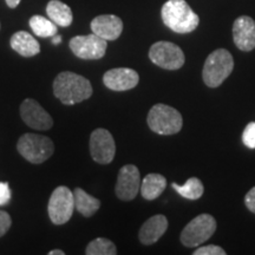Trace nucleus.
<instances>
[{
  "mask_svg": "<svg viewBox=\"0 0 255 255\" xmlns=\"http://www.w3.org/2000/svg\"><path fill=\"white\" fill-rule=\"evenodd\" d=\"M146 122L152 131L164 136L180 132L183 126L182 115L165 104L154 105L149 111Z\"/></svg>",
  "mask_w": 255,
  "mask_h": 255,
  "instance_id": "20e7f679",
  "label": "nucleus"
},
{
  "mask_svg": "<svg viewBox=\"0 0 255 255\" xmlns=\"http://www.w3.org/2000/svg\"><path fill=\"white\" fill-rule=\"evenodd\" d=\"M149 58L159 68L175 71L181 69L186 62L183 51L170 41H157L149 50Z\"/></svg>",
  "mask_w": 255,
  "mask_h": 255,
  "instance_id": "0eeeda50",
  "label": "nucleus"
},
{
  "mask_svg": "<svg viewBox=\"0 0 255 255\" xmlns=\"http://www.w3.org/2000/svg\"><path fill=\"white\" fill-rule=\"evenodd\" d=\"M11 200V190H9L8 183H0V206H5Z\"/></svg>",
  "mask_w": 255,
  "mask_h": 255,
  "instance_id": "bb28decb",
  "label": "nucleus"
},
{
  "mask_svg": "<svg viewBox=\"0 0 255 255\" xmlns=\"http://www.w3.org/2000/svg\"><path fill=\"white\" fill-rule=\"evenodd\" d=\"M65 253H64L63 251H60V250H53V251H51V252H49V255H64Z\"/></svg>",
  "mask_w": 255,
  "mask_h": 255,
  "instance_id": "7c9ffc66",
  "label": "nucleus"
},
{
  "mask_svg": "<svg viewBox=\"0 0 255 255\" xmlns=\"http://www.w3.org/2000/svg\"><path fill=\"white\" fill-rule=\"evenodd\" d=\"M92 33L105 40H116L123 31L122 19L114 14H103L91 21Z\"/></svg>",
  "mask_w": 255,
  "mask_h": 255,
  "instance_id": "2eb2a0df",
  "label": "nucleus"
},
{
  "mask_svg": "<svg viewBox=\"0 0 255 255\" xmlns=\"http://www.w3.org/2000/svg\"><path fill=\"white\" fill-rule=\"evenodd\" d=\"M75 209V200H73V191L68 187L60 186L53 190L51 194L47 212L50 220L55 225H64L71 219Z\"/></svg>",
  "mask_w": 255,
  "mask_h": 255,
  "instance_id": "6e6552de",
  "label": "nucleus"
},
{
  "mask_svg": "<svg viewBox=\"0 0 255 255\" xmlns=\"http://www.w3.org/2000/svg\"><path fill=\"white\" fill-rule=\"evenodd\" d=\"M53 94L65 105H73L88 100L92 95L89 79L70 71L60 72L53 82Z\"/></svg>",
  "mask_w": 255,
  "mask_h": 255,
  "instance_id": "f257e3e1",
  "label": "nucleus"
},
{
  "mask_svg": "<svg viewBox=\"0 0 255 255\" xmlns=\"http://www.w3.org/2000/svg\"><path fill=\"white\" fill-rule=\"evenodd\" d=\"M60 41H62V37L58 36V34H56V36L52 37V44H55V45H58Z\"/></svg>",
  "mask_w": 255,
  "mask_h": 255,
  "instance_id": "c756f323",
  "label": "nucleus"
},
{
  "mask_svg": "<svg viewBox=\"0 0 255 255\" xmlns=\"http://www.w3.org/2000/svg\"><path fill=\"white\" fill-rule=\"evenodd\" d=\"M11 223V216L8 215V213L0 210V238L5 235L6 232H8Z\"/></svg>",
  "mask_w": 255,
  "mask_h": 255,
  "instance_id": "a878e982",
  "label": "nucleus"
},
{
  "mask_svg": "<svg viewBox=\"0 0 255 255\" xmlns=\"http://www.w3.org/2000/svg\"><path fill=\"white\" fill-rule=\"evenodd\" d=\"M167 187V178L161 174H148L143 178L141 184V194L145 200L151 201L163 193Z\"/></svg>",
  "mask_w": 255,
  "mask_h": 255,
  "instance_id": "a211bd4d",
  "label": "nucleus"
},
{
  "mask_svg": "<svg viewBox=\"0 0 255 255\" xmlns=\"http://www.w3.org/2000/svg\"><path fill=\"white\" fill-rule=\"evenodd\" d=\"M11 47L23 57H33L40 52L39 43L32 34L25 31L15 32L9 40Z\"/></svg>",
  "mask_w": 255,
  "mask_h": 255,
  "instance_id": "f3484780",
  "label": "nucleus"
},
{
  "mask_svg": "<svg viewBox=\"0 0 255 255\" xmlns=\"http://www.w3.org/2000/svg\"><path fill=\"white\" fill-rule=\"evenodd\" d=\"M193 254L194 255H226V251L221 247L215 246V245H209V246L199 247Z\"/></svg>",
  "mask_w": 255,
  "mask_h": 255,
  "instance_id": "393cba45",
  "label": "nucleus"
},
{
  "mask_svg": "<svg viewBox=\"0 0 255 255\" xmlns=\"http://www.w3.org/2000/svg\"><path fill=\"white\" fill-rule=\"evenodd\" d=\"M107 46V40L95 33L88 36H76L70 40V49L75 56L87 60L103 58Z\"/></svg>",
  "mask_w": 255,
  "mask_h": 255,
  "instance_id": "1a4fd4ad",
  "label": "nucleus"
},
{
  "mask_svg": "<svg viewBox=\"0 0 255 255\" xmlns=\"http://www.w3.org/2000/svg\"><path fill=\"white\" fill-rule=\"evenodd\" d=\"M141 189V175L136 165L127 164L120 169L115 191L120 200L131 201Z\"/></svg>",
  "mask_w": 255,
  "mask_h": 255,
  "instance_id": "9b49d317",
  "label": "nucleus"
},
{
  "mask_svg": "<svg viewBox=\"0 0 255 255\" xmlns=\"http://www.w3.org/2000/svg\"><path fill=\"white\" fill-rule=\"evenodd\" d=\"M234 69V59L225 49L213 51L203 65L202 78L207 87L218 88L229 77Z\"/></svg>",
  "mask_w": 255,
  "mask_h": 255,
  "instance_id": "7ed1b4c3",
  "label": "nucleus"
},
{
  "mask_svg": "<svg viewBox=\"0 0 255 255\" xmlns=\"http://www.w3.org/2000/svg\"><path fill=\"white\" fill-rule=\"evenodd\" d=\"M218 227L216 220L209 214H201L188 223L181 233V242L188 248L197 247L213 237Z\"/></svg>",
  "mask_w": 255,
  "mask_h": 255,
  "instance_id": "423d86ee",
  "label": "nucleus"
},
{
  "mask_svg": "<svg viewBox=\"0 0 255 255\" xmlns=\"http://www.w3.org/2000/svg\"><path fill=\"white\" fill-rule=\"evenodd\" d=\"M20 116L24 123L32 129L49 130L53 126V120L49 113L37 101L26 98L20 105Z\"/></svg>",
  "mask_w": 255,
  "mask_h": 255,
  "instance_id": "f8f14e48",
  "label": "nucleus"
},
{
  "mask_svg": "<svg viewBox=\"0 0 255 255\" xmlns=\"http://www.w3.org/2000/svg\"><path fill=\"white\" fill-rule=\"evenodd\" d=\"M87 255H116L117 250L116 246L113 241L109 239L105 238H98L95 239L88 245L87 251H85Z\"/></svg>",
  "mask_w": 255,
  "mask_h": 255,
  "instance_id": "5701e85b",
  "label": "nucleus"
},
{
  "mask_svg": "<svg viewBox=\"0 0 255 255\" xmlns=\"http://www.w3.org/2000/svg\"><path fill=\"white\" fill-rule=\"evenodd\" d=\"M171 186L181 196L191 201L201 199L205 191V187L197 177H190L183 186H178L177 183H173Z\"/></svg>",
  "mask_w": 255,
  "mask_h": 255,
  "instance_id": "412c9836",
  "label": "nucleus"
},
{
  "mask_svg": "<svg viewBox=\"0 0 255 255\" xmlns=\"http://www.w3.org/2000/svg\"><path fill=\"white\" fill-rule=\"evenodd\" d=\"M73 200H75V208L85 218H90L101 207V201L89 195L82 188H76L73 190Z\"/></svg>",
  "mask_w": 255,
  "mask_h": 255,
  "instance_id": "aec40b11",
  "label": "nucleus"
},
{
  "mask_svg": "<svg viewBox=\"0 0 255 255\" xmlns=\"http://www.w3.org/2000/svg\"><path fill=\"white\" fill-rule=\"evenodd\" d=\"M90 154L95 162L100 164H109L116 154L115 139L110 131L100 128L92 131L90 136Z\"/></svg>",
  "mask_w": 255,
  "mask_h": 255,
  "instance_id": "9d476101",
  "label": "nucleus"
},
{
  "mask_svg": "<svg viewBox=\"0 0 255 255\" xmlns=\"http://www.w3.org/2000/svg\"><path fill=\"white\" fill-rule=\"evenodd\" d=\"M164 25L176 33H190L199 26L200 18L186 0H168L161 9Z\"/></svg>",
  "mask_w": 255,
  "mask_h": 255,
  "instance_id": "f03ea898",
  "label": "nucleus"
},
{
  "mask_svg": "<svg viewBox=\"0 0 255 255\" xmlns=\"http://www.w3.org/2000/svg\"><path fill=\"white\" fill-rule=\"evenodd\" d=\"M30 27L34 34L41 38L56 36L58 31L57 25L51 19L41 17V15H33L30 19Z\"/></svg>",
  "mask_w": 255,
  "mask_h": 255,
  "instance_id": "4be33fe9",
  "label": "nucleus"
},
{
  "mask_svg": "<svg viewBox=\"0 0 255 255\" xmlns=\"http://www.w3.org/2000/svg\"><path fill=\"white\" fill-rule=\"evenodd\" d=\"M20 1L21 0H6V4H7L9 8H15L19 4H20Z\"/></svg>",
  "mask_w": 255,
  "mask_h": 255,
  "instance_id": "c85d7f7f",
  "label": "nucleus"
},
{
  "mask_svg": "<svg viewBox=\"0 0 255 255\" xmlns=\"http://www.w3.org/2000/svg\"><path fill=\"white\" fill-rule=\"evenodd\" d=\"M242 142L251 149H255V122L248 123L242 133Z\"/></svg>",
  "mask_w": 255,
  "mask_h": 255,
  "instance_id": "b1692460",
  "label": "nucleus"
},
{
  "mask_svg": "<svg viewBox=\"0 0 255 255\" xmlns=\"http://www.w3.org/2000/svg\"><path fill=\"white\" fill-rule=\"evenodd\" d=\"M233 39L239 50L250 52L255 49V21L248 15H241L233 24Z\"/></svg>",
  "mask_w": 255,
  "mask_h": 255,
  "instance_id": "4468645a",
  "label": "nucleus"
},
{
  "mask_svg": "<svg viewBox=\"0 0 255 255\" xmlns=\"http://www.w3.org/2000/svg\"><path fill=\"white\" fill-rule=\"evenodd\" d=\"M19 154L30 163L40 164L52 156L55 144L49 137L37 133H24L17 143Z\"/></svg>",
  "mask_w": 255,
  "mask_h": 255,
  "instance_id": "39448f33",
  "label": "nucleus"
},
{
  "mask_svg": "<svg viewBox=\"0 0 255 255\" xmlns=\"http://www.w3.org/2000/svg\"><path fill=\"white\" fill-rule=\"evenodd\" d=\"M168 229V220L164 215H155L152 218L148 219L143 223V226L139 229L138 238L139 241L143 245H149L155 244L159 239L162 238V235L167 232Z\"/></svg>",
  "mask_w": 255,
  "mask_h": 255,
  "instance_id": "dca6fc26",
  "label": "nucleus"
},
{
  "mask_svg": "<svg viewBox=\"0 0 255 255\" xmlns=\"http://www.w3.org/2000/svg\"><path fill=\"white\" fill-rule=\"evenodd\" d=\"M245 203H246L247 208L255 214V187L252 188L246 194V196H245Z\"/></svg>",
  "mask_w": 255,
  "mask_h": 255,
  "instance_id": "cd10ccee",
  "label": "nucleus"
},
{
  "mask_svg": "<svg viewBox=\"0 0 255 255\" xmlns=\"http://www.w3.org/2000/svg\"><path fill=\"white\" fill-rule=\"evenodd\" d=\"M104 85L114 91L131 90L138 84L139 76L135 70L128 68L111 69L103 76Z\"/></svg>",
  "mask_w": 255,
  "mask_h": 255,
  "instance_id": "ddd939ff",
  "label": "nucleus"
},
{
  "mask_svg": "<svg viewBox=\"0 0 255 255\" xmlns=\"http://www.w3.org/2000/svg\"><path fill=\"white\" fill-rule=\"evenodd\" d=\"M46 13L56 25L68 27L72 24L73 14L71 8L59 0H51L46 6Z\"/></svg>",
  "mask_w": 255,
  "mask_h": 255,
  "instance_id": "6ab92c4d",
  "label": "nucleus"
}]
</instances>
